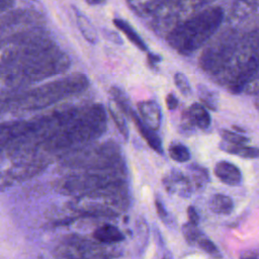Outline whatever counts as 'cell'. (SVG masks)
<instances>
[{"label": "cell", "mask_w": 259, "mask_h": 259, "mask_svg": "<svg viewBox=\"0 0 259 259\" xmlns=\"http://www.w3.org/2000/svg\"><path fill=\"white\" fill-rule=\"evenodd\" d=\"M107 127V111L103 104L94 103L78 111L41 148L49 158H62L68 153L99 139Z\"/></svg>", "instance_id": "1"}, {"label": "cell", "mask_w": 259, "mask_h": 259, "mask_svg": "<svg viewBox=\"0 0 259 259\" xmlns=\"http://www.w3.org/2000/svg\"><path fill=\"white\" fill-rule=\"evenodd\" d=\"M240 38L222 70L212 79L234 94L243 92L259 60V15L241 22Z\"/></svg>", "instance_id": "2"}, {"label": "cell", "mask_w": 259, "mask_h": 259, "mask_svg": "<svg viewBox=\"0 0 259 259\" xmlns=\"http://www.w3.org/2000/svg\"><path fill=\"white\" fill-rule=\"evenodd\" d=\"M70 66L69 55L53 44L17 61L2 75L3 83L7 88L16 90L62 74Z\"/></svg>", "instance_id": "3"}, {"label": "cell", "mask_w": 259, "mask_h": 259, "mask_svg": "<svg viewBox=\"0 0 259 259\" xmlns=\"http://www.w3.org/2000/svg\"><path fill=\"white\" fill-rule=\"evenodd\" d=\"M80 110V107L68 105L56 108L31 119H26L22 135L7 149L6 155L12 161L27 158L40 153L44 145L57 134Z\"/></svg>", "instance_id": "4"}, {"label": "cell", "mask_w": 259, "mask_h": 259, "mask_svg": "<svg viewBox=\"0 0 259 259\" xmlns=\"http://www.w3.org/2000/svg\"><path fill=\"white\" fill-rule=\"evenodd\" d=\"M89 84L88 77L82 73H73L55 79L44 85L12 94L11 111L24 112L45 109L59 101L84 92Z\"/></svg>", "instance_id": "5"}, {"label": "cell", "mask_w": 259, "mask_h": 259, "mask_svg": "<svg viewBox=\"0 0 259 259\" xmlns=\"http://www.w3.org/2000/svg\"><path fill=\"white\" fill-rule=\"evenodd\" d=\"M224 19L222 7L209 6L180 23L165 38L177 53L190 55L206 45L219 31Z\"/></svg>", "instance_id": "6"}, {"label": "cell", "mask_w": 259, "mask_h": 259, "mask_svg": "<svg viewBox=\"0 0 259 259\" xmlns=\"http://www.w3.org/2000/svg\"><path fill=\"white\" fill-rule=\"evenodd\" d=\"M59 160L64 174L125 170L120 147L114 141L89 144L68 153Z\"/></svg>", "instance_id": "7"}, {"label": "cell", "mask_w": 259, "mask_h": 259, "mask_svg": "<svg viewBox=\"0 0 259 259\" xmlns=\"http://www.w3.org/2000/svg\"><path fill=\"white\" fill-rule=\"evenodd\" d=\"M130 197L126 182L72 197L67 208L77 217L115 218L126 211Z\"/></svg>", "instance_id": "8"}, {"label": "cell", "mask_w": 259, "mask_h": 259, "mask_svg": "<svg viewBox=\"0 0 259 259\" xmlns=\"http://www.w3.org/2000/svg\"><path fill=\"white\" fill-rule=\"evenodd\" d=\"M241 35V24H229L206 42L198 58L200 69L211 78L225 66Z\"/></svg>", "instance_id": "9"}, {"label": "cell", "mask_w": 259, "mask_h": 259, "mask_svg": "<svg viewBox=\"0 0 259 259\" xmlns=\"http://www.w3.org/2000/svg\"><path fill=\"white\" fill-rule=\"evenodd\" d=\"M121 182H125V170L83 172L64 174L54 182V188L61 194L75 197Z\"/></svg>", "instance_id": "10"}, {"label": "cell", "mask_w": 259, "mask_h": 259, "mask_svg": "<svg viewBox=\"0 0 259 259\" xmlns=\"http://www.w3.org/2000/svg\"><path fill=\"white\" fill-rule=\"evenodd\" d=\"M53 254L59 259H113L119 255L110 245L74 234L61 239Z\"/></svg>", "instance_id": "11"}, {"label": "cell", "mask_w": 259, "mask_h": 259, "mask_svg": "<svg viewBox=\"0 0 259 259\" xmlns=\"http://www.w3.org/2000/svg\"><path fill=\"white\" fill-rule=\"evenodd\" d=\"M215 0H167L153 15L155 24L171 31L183 21L206 8Z\"/></svg>", "instance_id": "12"}, {"label": "cell", "mask_w": 259, "mask_h": 259, "mask_svg": "<svg viewBox=\"0 0 259 259\" xmlns=\"http://www.w3.org/2000/svg\"><path fill=\"white\" fill-rule=\"evenodd\" d=\"M51 162L52 159L41 153L13 161L12 165L0 171V191L40 174Z\"/></svg>", "instance_id": "13"}, {"label": "cell", "mask_w": 259, "mask_h": 259, "mask_svg": "<svg viewBox=\"0 0 259 259\" xmlns=\"http://www.w3.org/2000/svg\"><path fill=\"white\" fill-rule=\"evenodd\" d=\"M42 19L44 15L39 11L30 8L10 9L4 12L0 15V41L19 32L41 26Z\"/></svg>", "instance_id": "14"}, {"label": "cell", "mask_w": 259, "mask_h": 259, "mask_svg": "<svg viewBox=\"0 0 259 259\" xmlns=\"http://www.w3.org/2000/svg\"><path fill=\"white\" fill-rule=\"evenodd\" d=\"M211 122L210 114L204 105L200 103L191 104L183 113L181 118V125L185 131L193 128L206 130Z\"/></svg>", "instance_id": "15"}, {"label": "cell", "mask_w": 259, "mask_h": 259, "mask_svg": "<svg viewBox=\"0 0 259 259\" xmlns=\"http://www.w3.org/2000/svg\"><path fill=\"white\" fill-rule=\"evenodd\" d=\"M163 185L169 193H177L181 197H189L194 186L188 176L179 170L173 169L163 177Z\"/></svg>", "instance_id": "16"}, {"label": "cell", "mask_w": 259, "mask_h": 259, "mask_svg": "<svg viewBox=\"0 0 259 259\" xmlns=\"http://www.w3.org/2000/svg\"><path fill=\"white\" fill-rule=\"evenodd\" d=\"M259 8V0H234L227 15L229 24H239L254 15Z\"/></svg>", "instance_id": "17"}, {"label": "cell", "mask_w": 259, "mask_h": 259, "mask_svg": "<svg viewBox=\"0 0 259 259\" xmlns=\"http://www.w3.org/2000/svg\"><path fill=\"white\" fill-rule=\"evenodd\" d=\"M138 114L142 121L151 130L158 131L162 121V112L159 104L154 100L141 101L137 104Z\"/></svg>", "instance_id": "18"}, {"label": "cell", "mask_w": 259, "mask_h": 259, "mask_svg": "<svg viewBox=\"0 0 259 259\" xmlns=\"http://www.w3.org/2000/svg\"><path fill=\"white\" fill-rule=\"evenodd\" d=\"M26 119H15L0 122V154L23 133Z\"/></svg>", "instance_id": "19"}, {"label": "cell", "mask_w": 259, "mask_h": 259, "mask_svg": "<svg viewBox=\"0 0 259 259\" xmlns=\"http://www.w3.org/2000/svg\"><path fill=\"white\" fill-rule=\"evenodd\" d=\"M214 175L225 184L230 186L239 185L242 181L240 169L229 161H220L213 168Z\"/></svg>", "instance_id": "20"}, {"label": "cell", "mask_w": 259, "mask_h": 259, "mask_svg": "<svg viewBox=\"0 0 259 259\" xmlns=\"http://www.w3.org/2000/svg\"><path fill=\"white\" fill-rule=\"evenodd\" d=\"M130 117H132V119L134 120L138 131L140 132L141 136L143 137V139L147 142V144L157 153L159 154H163V147H162V141L160 139V137L156 134L155 131L149 128L140 118L138 112H136L134 109H132L130 111L128 114Z\"/></svg>", "instance_id": "21"}, {"label": "cell", "mask_w": 259, "mask_h": 259, "mask_svg": "<svg viewBox=\"0 0 259 259\" xmlns=\"http://www.w3.org/2000/svg\"><path fill=\"white\" fill-rule=\"evenodd\" d=\"M92 237L95 241L105 245L119 243L124 240V235L120 232V230L110 224H103L96 228L92 234Z\"/></svg>", "instance_id": "22"}, {"label": "cell", "mask_w": 259, "mask_h": 259, "mask_svg": "<svg viewBox=\"0 0 259 259\" xmlns=\"http://www.w3.org/2000/svg\"><path fill=\"white\" fill-rule=\"evenodd\" d=\"M73 9L76 17V22L81 34L89 44L95 45L98 41V32L96 28L91 23L90 19L80 9L76 7H73Z\"/></svg>", "instance_id": "23"}, {"label": "cell", "mask_w": 259, "mask_h": 259, "mask_svg": "<svg viewBox=\"0 0 259 259\" xmlns=\"http://www.w3.org/2000/svg\"><path fill=\"white\" fill-rule=\"evenodd\" d=\"M128 7L137 15L151 17L167 0H125Z\"/></svg>", "instance_id": "24"}, {"label": "cell", "mask_w": 259, "mask_h": 259, "mask_svg": "<svg viewBox=\"0 0 259 259\" xmlns=\"http://www.w3.org/2000/svg\"><path fill=\"white\" fill-rule=\"evenodd\" d=\"M113 25L120 30L125 36L126 38L133 44L135 45L139 50L143 51V52H147L148 51V47L145 42V40L142 38V36L138 33V31L130 24V22H127L126 20L122 19V18H114L112 20Z\"/></svg>", "instance_id": "25"}, {"label": "cell", "mask_w": 259, "mask_h": 259, "mask_svg": "<svg viewBox=\"0 0 259 259\" xmlns=\"http://www.w3.org/2000/svg\"><path fill=\"white\" fill-rule=\"evenodd\" d=\"M208 207L217 214H230L234 209V201L228 195L215 193L209 198Z\"/></svg>", "instance_id": "26"}, {"label": "cell", "mask_w": 259, "mask_h": 259, "mask_svg": "<svg viewBox=\"0 0 259 259\" xmlns=\"http://www.w3.org/2000/svg\"><path fill=\"white\" fill-rule=\"evenodd\" d=\"M221 149L229 154L237 155L246 159H257L259 158V148L250 147L247 145H232L223 142L220 145Z\"/></svg>", "instance_id": "27"}, {"label": "cell", "mask_w": 259, "mask_h": 259, "mask_svg": "<svg viewBox=\"0 0 259 259\" xmlns=\"http://www.w3.org/2000/svg\"><path fill=\"white\" fill-rule=\"evenodd\" d=\"M115 103V102H114ZM108 112L111 115V118L115 124V126L117 127L118 132L120 133V135L127 140L130 132H128V127L126 124V120H125V114L122 112V110L117 106V104H112L109 103L108 104Z\"/></svg>", "instance_id": "28"}, {"label": "cell", "mask_w": 259, "mask_h": 259, "mask_svg": "<svg viewBox=\"0 0 259 259\" xmlns=\"http://www.w3.org/2000/svg\"><path fill=\"white\" fill-rule=\"evenodd\" d=\"M189 173H190V180L194 186V189H202L205 187L207 182L209 181V175L208 171L196 164H191L189 167Z\"/></svg>", "instance_id": "29"}, {"label": "cell", "mask_w": 259, "mask_h": 259, "mask_svg": "<svg viewBox=\"0 0 259 259\" xmlns=\"http://www.w3.org/2000/svg\"><path fill=\"white\" fill-rule=\"evenodd\" d=\"M168 153L172 160L179 162V163L187 162L190 159V152H189L188 148L181 143L171 144L169 146Z\"/></svg>", "instance_id": "30"}, {"label": "cell", "mask_w": 259, "mask_h": 259, "mask_svg": "<svg viewBox=\"0 0 259 259\" xmlns=\"http://www.w3.org/2000/svg\"><path fill=\"white\" fill-rule=\"evenodd\" d=\"M198 96L201 100V102L209 109L217 110L218 108V97L215 95V92L211 91L204 85H198Z\"/></svg>", "instance_id": "31"}, {"label": "cell", "mask_w": 259, "mask_h": 259, "mask_svg": "<svg viewBox=\"0 0 259 259\" xmlns=\"http://www.w3.org/2000/svg\"><path fill=\"white\" fill-rule=\"evenodd\" d=\"M220 136L223 139V142L232 145H247L249 143V139L237 132L222 128L220 131Z\"/></svg>", "instance_id": "32"}, {"label": "cell", "mask_w": 259, "mask_h": 259, "mask_svg": "<svg viewBox=\"0 0 259 259\" xmlns=\"http://www.w3.org/2000/svg\"><path fill=\"white\" fill-rule=\"evenodd\" d=\"M182 234L183 237L185 239V241L189 244V245H196L199 237L203 234L198 228L197 226L190 224L189 222L184 224L182 226Z\"/></svg>", "instance_id": "33"}, {"label": "cell", "mask_w": 259, "mask_h": 259, "mask_svg": "<svg viewBox=\"0 0 259 259\" xmlns=\"http://www.w3.org/2000/svg\"><path fill=\"white\" fill-rule=\"evenodd\" d=\"M196 245H197L200 249H202L204 252H206L207 254H209V255H211V256H213V257H219V255H220L219 248H218V247L215 246V244H214L210 239H208L204 234H202V235L199 237V239H198Z\"/></svg>", "instance_id": "34"}, {"label": "cell", "mask_w": 259, "mask_h": 259, "mask_svg": "<svg viewBox=\"0 0 259 259\" xmlns=\"http://www.w3.org/2000/svg\"><path fill=\"white\" fill-rule=\"evenodd\" d=\"M174 83L177 87V89L185 96H188L191 94L192 90H191V86L190 83L187 79V77L181 73V72H177L174 75Z\"/></svg>", "instance_id": "35"}, {"label": "cell", "mask_w": 259, "mask_h": 259, "mask_svg": "<svg viewBox=\"0 0 259 259\" xmlns=\"http://www.w3.org/2000/svg\"><path fill=\"white\" fill-rule=\"evenodd\" d=\"M243 92L246 94H259V60L257 62L255 71L249 82L246 84Z\"/></svg>", "instance_id": "36"}, {"label": "cell", "mask_w": 259, "mask_h": 259, "mask_svg": "<svg viewBox=\"0 0 259 259\" xmlns=\"http://www.w3.org/2000/svg\"><path fill=\"white\" fill-rule=\"evenodd\" d=\"M102 33H103V36L108 39L109 41L113 42V44H116V45H122V39L121 37L119 36V34L111 29H108V28H103L102 29Z\"/></svg>", "instance_id": "37"}, {"label": "cell", "mask_w": 259, "mask_h": 259, "mask_svg": "<svg viewBox=\"0 0 259 259\" xmlns=\"http://www.w3.org/2000/svg\"><path fill=\"white\" fill-rule=\"evenodd\" d=\"M155 206L157 209V213L158 215L161 218V220H163L165 223H167V221H169V213L167 212L164 203L162 202L161 199H159L158 197L155 199Z\"/></svg>", "instance_id": "38"}, {"label": "cell", "mask_w": 259, "mask_h": 259, "mask_svg": "<svg viewBox=\"0 0 259 259\" xmlns=\"http://www.w3.org/2000/svg\"><path fill=\"white\" fill-rule=\"evenodd\" d=\"M11 95L0 96V116L7 111H11Z\"/></svg>", "instance_id": "39"}, {"label": "cell", "mask_w": 259, "mask_h": 259, "mask_svg": "<svg viewBox=\"0 0 259 259\" xmlns=\"http://www.w3.org/2000/svg\"><path fill=\"white\" fill-rule=\"evenodd\" d=\"M240 259H259V247L243 250L240 254Z\"/></svg>", "instance_id": "40"}, {"label": "cell", "mask_w": 259, "mask_h": 259, "mask_svg": "<svg viewBox=\"0 0 259 259\" xmlns=\"http://www.w3.org/2000/svg\"><path fill=\"white\" fill-rule=\"evenodd\" d=\"M187 217H188V220H189L190 224L198 226V224L200 222V218H199V214H198V212H197V210L195 209L194 206L190 205V206L187 207Z\"/></svg>", "instance_id": "41"}, {"label": "cell", "mask_w": 259, "mask_h": 259, "mask_svg": "<svg viewBox=\"0 0 259 259\" xmlns=\"http://www.w3.org/2000/svg\"><path fill=\"white\" fill-rule=\"evenodd\" d=\"M166 105L169 110H174L178 106V99L173 93H169L166 96Z\"/></svg>", "instance_id": "42"}, {"label": "cell", "mask_w": 259, "mask_h": 259, "mask_svg": "<svg viewBox=\"0 0 259 259\" xmlns=\"http://www.w3.org/2000/svg\"><path fill=\"white\" fill-rule=\"evenodd\" d=\"M147 59H148L149 66L152 67V68H155L157 66V64L161 62V57L157 54H154V53H148Z\"/></svg>", "instance_id": "43"}, {"label": "cell", "mask_w": 259, "mask_h": 259, "mask_svg": "<svg viewBox=\"0 0 259 259\" xmlns=\"http://www.w3.org/2000/svg\"><path fill=\"white\" fill-rule=\"evenodd\" d=\"M15 0H0V14L10 10L14 5Z\"/></svg>", "instance_id": "44"}, {"label": "cell", "mask_w": 259, "mask_h": 259, "mask_svg": "<svg viewBox=\"0 0 259 259\" xmlns=\"http://www.w3.org/2000/svg\"><path fill=\"white\" fill-rule=\"evenodd\" d=\"M89 5H102L106 0H85Z\"/></svg>", "instance_id": "45"}, {"label": "cell", "mask_w": 259, "mask_h": 259, "mask_svg": "<svg viewBox=\"0 0 259 259\" xmlns=\"http://www.w3.org/2000/svg\"><path fill=\"white\" fill-rule=\"evenodd\" d=\"M162 259H172V258H171V255H170L169 253H166V254L162 257Z\"/></svg>", "instance_id": "46"}]
</instances>
